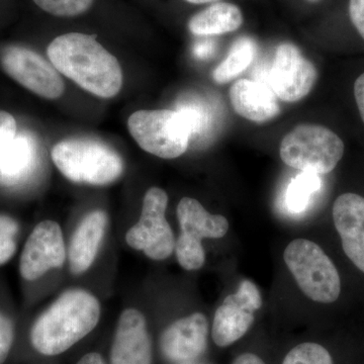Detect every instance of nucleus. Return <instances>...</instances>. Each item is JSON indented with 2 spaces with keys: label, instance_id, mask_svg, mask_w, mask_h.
<instances>
[{
  "label": "nucleus",
  "instance_id": "obj_12",
  "mask_svg": "<svg viewBox=\"0 0 364 364\" xmlns=\"http://www.w3.org/2000/svg\"><path fill=\"white\" fill-rule=\"evenodd\" d=\"M66 259L65 244L61 228L56 222L44 221L28 236L21 255L23 279L33 282L53 268H59Z\"/></svg>",
  "mask_w": 364,
  "mask_h": 364
},
{
  "label": "nucleus",
  "instance_id": "obj_6",
  "mask_svg": "<svg viewBox=\"0 0 364 364\" xmlns=\"http://www.w3.org/2000/svg\"><path fill=\"white\" fill-rule=\"evenodd\" d=\"M284 259L304 294L314 301L334 303L341 293V279L334 263L318 244L296 239L287 246Z\"/></svg>",
  "mask_w": 364,
  "mask_h": 364
},
{
  "label": "nucleus",
  "instance_id": "obj_34",
  "mask_svg": "<svg viewBox=\"0 0 364 364\" xmlns=\"http://www.w3.org/2000/svg\"><path fill=\"white\" fill-rule=\"evenodd\" d=\"M179 364H207V363H200V361L191 360V361H188V363H179Z\"/></svg>",
  "mask_w": 364,
  "mask_h": 364
},
{
  "label": "nucleus",
  "instance_id": "obj_22",
  "mask_svg": "<svg viewBox=\"0 0 364 364\" xmlns=\"http://www.w3.org/2000/svg\"><path fill=\"white\" fill-rule=\"evenodd\" d=\"M282 364H333V360L322 345L306 342L291 349Z\"/></svg>",
  "mask_w": 364,
  "mask_h": 364
},
{
  "label": "nucleus",
  "instance_id": "obj_4",
  "mask_svg": "<svg viewBox=\"0 0 364 364\" xmlns=\"http://www.w3.org/2000/svg\"><path fill=\"white\" fill-rule=\"evenodd\" d=\"M343 153L340 136L316 124L296 126L284 136L279 147L280 158L287 166L318 176L334 170Z\"/></svg>",
  "mask_w": 364,
  "mask_h": 364
},
{
  "label": "nucleus",
  "instance_id": "obj_15",
  "mask_svg": "<svg viewBox=\"0 0 364 364\" xmlns=\"http://www.w3.org/2000/svg\"><path fill=\"white\" fill-rule=\"evenodd\" d=\"M332 214L345 254L364 273V198L356 193L340 196Z\"/></svg>",
  "mask_w": 364,
  "mask_h": 364
},
{
  "label": "nucleus",
  "instance_id": "obj_2",
  "mask_svg": "<svg viewBox=\"0 0 364 364\" xmlns=\"http://www.w3.org/2000/svg\"><path fill=\"white\" fill-rule=\"evenodd\" d=\"M100 317L98 299L88 291L72 289L61 294L36 321L31 342L44 355H58L90 334Z\"/></svg>",
  "mask_w": 364,
  "mask_h": 364
},
{
  "label": "nucleus",
  "instance_id": "obj_18",
  "mask_svg": "<svg viewBox=\"0 0 364 364\" xmlns=\"http://www.w3.org/2000/svg\"><path fill=\"white\" fill-rule=\"evenodd\" d=\"M39 160V145L32 134L21 132L0 157V181L4 184L18 183L32 174Z\"/></svg>",
  "mask_w": 364,
  "mask_h": 364
},
{
  "label": "nucleus",
  "instance_id": "obj_30",
  "mask_svg": "<svg viewBox=\"0 0 364 364\" xmlns=\"http://www.w3.org/2000/svg\"><path fill=\"white\" fill-rule=\"evenodd\" d=\"M213 47L212 45L208 43H198L196 45L193 53H195L196 57L200 59L208 58L210 55H212Z\"/></svg>",
  "mask_w": 364,
  "mask_h": 364
},
{
  "label": "nucleus",
  "instance_id": "obj_10",
  "mask_svg": "<svg viewBox=\"0 0 364 364\" xmlns=\"http://www.w3.org/2000/svg\"><path fill=\"white\" fill-rule=\"evenodd\" d=\"M4 71L35 95L56 100L63 95L65 85L51 62L23 47H9L1 55Z\"/></svg>",
  "mask_w": 364,
  "mask_h": 364
},
{
  "label": "nucleus",
  "instance_id": "obj_16",
  "mask_svg": "<svg viewBox=\"0 0 364 364\" xmlns=\"http://www.w3.org/2000/svg\"><path fill=\"white\" fill-rule=\"evenodd\" d=\"M229 95L235 112L253 123H267L282 112L277 95L262 81L237 80L230 88Z\"/></svg>",
  "mask_w": 364,
  "mask_h": 364
},
{
  "label": "nucleus",
  "instance_id": "obj_3",
  "mask_svg": "<svg viewBox=\"0 0 364 364\" xmlns=\"http://www.w3.org/2000/svg\"><path fill=\"white\" fill-rule=\"evenodd\" d=\"M52 160L62 174L74 182L105 186L116 181L124 163L109 146L91 139H68L52 150Z\"/></svg>",
  "mask_w": 364,
  "mask_h": 364
},
{
  "label": "nucleus",
  "instance_id": "obj_20",
  "mask_svg": "<svg viewBox=\"0 0 364 364\" xmlns=\"http://www.w3.org/2000/svg\"><path fill=\"white\" fill-rule=\"evenodd\" d=\"M256 45L248 37L239 38L233 43L226 58L215 67L213 78L218 85H226L246 70L255 56Z\"/></svg>",
  "mask_w": 364,
  "mask_h": 364
},
{
  "label": "nucleus",
  "instance_id": "obj_28",
  "mask_svg": "<svg viewBox=\"0 0 364 364\" xmlns=\"http://www.w3.org/2000/svg\"><path fill=\"white\" fill-rule=\"evenodd\" d=\"M18 232V223L7 215H0V236L16 237Z\"/></svg>",
  "mask_w": 364,
  "mask_h": 364
},
{
  "label": "nucleus",
  "instance_id": "obj_31",
  "mask_svg": "<svg viewBox=\"0 0 364 364\" xmlns=\"http://www.w3.org/2000/svg\"><path fill=\"white\" fill-rule=\"evenodd\" d=\"M233 364H265L264 361L253 353H244L238 356Z\"/></svg>",
  "mask_w": 364,
  "mask_h": 364
},
{
  "label": "nucleus",
  "instance_id": "obj_9",
  "mask_svg": "<svg viewBox=\"0 0 364 364\" xmlns=\"http://www.w3.org/2000/svg\"><path fill=\"white\" fill-rule=\"evenodd\" d=\"M268 82L277 98L296 102L305 98L317 82L318 71L301 50L291 43L277 47Z\"/></svg>",
  "mask_w": 364,
  "mask_h": 364
},
{
  "label": "nucleus",
  "instance_id": "obj_32",
  "mask_svg": "<svg viewBox=\"0 0 364 364\" xmlns=\"http://www.w3.org/2000/svg\"><path fill=\"white\" fill-rule=\"evenodd\" d=\"M77 364H105V363L100 354L92 352V353H88L83 356V358L78 361Z\"/></svg>",
  "mask_w": 364,
  "mask_h": 364
},
{
  "label": "nucleus",
  "instance_id": "obj_7",
  "mask_svg": "<svg viewBox=\"0 0 364 364\" xmlns=\"http://www.w3.org/2000/svg\"><path fill=\"white\" fill-rule=\"evenodd\" d=\"M181 234L176 243L177 261L188 272L203 267L205 261L202 240L220 239L227 234L229 222L224 215L210 214L195 198H181L177 205Z\"/></svg>",
  "mask_w": 364,
  "mask_h": 364
},
{
  "label": "nucleus",
  "instance_id": "obj_26",
  "mask_svg": "<svg viewBox=\"0 0 364 364\" xmlns=\"http://www.w3.org/2000/svg\"><path fill=\"white\" fill-rule=\"evenodd\" d=\"M349 16L359 35L364 39V0L349 1Z\"/></svg>",
  "mask_w": 364,
  "mask_h": 364
},
{
  "label": "nucleus",
  "instance_id": "obj_13",
  "mask_svg": "<svg viewBox=\"0 0 364 364\" xmlns=\"http://www.w3.org/2000/svg\"><path fill=\"white\" fill-rule=\"evenodd\" d=\"M208 323L202 313L176 321L166 328L160 347L165 358L174 363L196 360L208 346Z\"/></svg>",
  "mask_w": 364,
  "mask_h": 364
},
{
  "label": "nucleus",
  "instance_id": "obj_21",
  "mask_svg": "<svg viewBox=\"0 0 364 364\" xmlns=\"http://www.w3.org/2000/svg\"><path fill=\"white\" fill-rule=\"evenodd\" d=\"M321 178L318 174L301 172L289 184L287 191V205L291 212H303L314 193L321 188Z\"/></svg>",
  "mask_w": 364,
  "mask_h": 364
},
{
  "label": "nucleus",
  "instance_id": "obj_27",
  "mask_svg": "<svg viewBox=\"0 0 364 364\" xmlns=\"http://www.w3.org/2000/svg\"><path fill=\"white\" fill-rule=\"evenodd\" d=\"M16 237L0 236V265L6 264L16 251Z\"/></svg>",
  "mask_w": 364,
  "mask_h": 364
},
{
  "label": "nucleus",
  "instance_id": "obj_35",
  "mask_svg": "<svg viewBox=\"0 0 364 364\" xmlns=\"http://www.w3.org/2000/svg\"><path fill=\"white\" fill-rule=\"evenodd\" d=\"M308 1H310V2H318V1H320V0H308Z\"/></svg>",
  "mask_w": 364,
  "mask_h": 364
},
{
  "label": "nucleus",
  "instance_id": "obj_24",
  "mask_svg": "<svg viewBox=\"0 0 364 364\" xmlns=\"http://www.w3.org/2000/svg\"><path fill=\"white\" fill-rule=\"evenodd\" d=\"M14 337V325L6 316L0 313V364L6 361Z\"/></svg>",
  "mask_w": 364,
  "mask_h": 364
},
{
  "label": "nucleus",
  "instance_id": "obj_17",
  "mask_svg": "<svg viewBox=\"0 0 364 364\" xmlns=\"http://www.w3.org/2000/svg\"><path fill=\"white\" fill-rule=\"evenodd\" d=\"M107 218L102 210H95L79 224L69 246V265L74 274L85 272L92 264L107 228Z\"/></svg>",
  "mask_w": 364,
  "mask_h": 364
},
{
  "label": "nucleus",
  "instance_id": "obj_14",
  "mask_svg": "<svg viewBox=\"0 0 364 364\" xmlns=\"http://www.w3.org/2000/svg\"><path fill=\"white\" fill-rule=\"evenodd\" d=\"M112 364H152V346L143 314L124 310L117 323L111 350Z\"/></svg>",
  "mask_w": 364,
  "mask_h": 364
},
{
  "label": "nucleus",
  "instance_id": "obj_23",
  "mask_svg": "<svg viewBox=\"0 0 364 364\" xmlns=\"http://www.w3.org/2000/svg\"><path fill=\"white\" fill-rule=\"evenodd\" d=\"M95 0H33L46 13L61 18H73L83 14L92 6Z\"/></svg>",
  "mask_w": 364,
  "mask_h": 364
},
{
  "label": "nucleus",
  "instance_id": "obj_19",
  "mask_svg": "<svg viewBox=\"0 0 364 364\" xmlns=\"http://www.w3.org/2000/svg\"><path fill=\"white\" fill-rule=\"evenodd\" d=\"M241 9L230 2H215L195 14L188 30L196 36H217L235 32L243 25Z\"/></svg>",
  "mask_w": 364,
  "mask_h": 364
},
{
  "label": "nucleus",
  "instance_id": "obj_29",
  "mask_svg": "<svg viewBox=\"0 0 364 364\" xmlns=\"http://www.w3.org/2000/svg\"><path fill=\"white\" fill-rule=\"evenodd\" d=\"M354 97L364 123V73L361 74L354 83Z\"/></svg>",
  "mask_w": 364,
  "mask_h": 364
},
{
  "label": "nucleus",
  "instance_id": "obj_25",
  "mask_svg": "<svg viewBox=\"0 0 364 364\" xmlns=\"http://www.w3.org/2000/svg\"><path fill=\"white\" fill-rule=\"evenodd\" d=\"M16 134V119L9 112L0 111V157Z\"/></svg>",
  "mask_w": 364,
  "mask_h": 364
},
{
  "label": "nucleus",
  "instance_id": "obj_33",
  "mask_svg": "<svg viewBox=\"0 0 364 364\" xmlns=\"http://www.w3.org/2000/svg\"><path fill=\"white\" fill-rule=\"evenodd\" d=\"M186 1L193 4H210V2L218 1V0H186Z\"/></svg>",
  "mask_w": 364,
  "mask_h": 364
},
{
  "label": "nucleus",
  "instance_id": "obj_11",
  "mask_svg": "<svg viewBox=\"0 0 364 364\" xmlns=\"http://www.w3.org/2000/svg\"><path fill=\"white\" fill-rule=\"evenodd\" d=\"M262 306L257 286L251 280L241 282L236 293L230 294L215 311L212 337L218 346L227 347L247 333L254 313Z\"/></svg>",
  "mask_w": 364,
  "mask_h": 364
},
{
  "label": "nucleus",
  "instance_id": "obj_5",
  "mask_svg": "<svg viewBox=\"0 0 364 364\" xmlns=\"http://www.w3.org/2000/svg\"><path fill=\"white\" fill-rule=\"evenodd\" d=\"M128 128L144 151L163 159L181 156L193 136L188 117L181 109L134 112L129 117Z\"/></svg>",
  "mask_w": 364,
  "mask_h": 364
},
{
  "label": "nucleus",
  "instance_id": "obj_8",
  "mask_svg": "<svg viewBox=\"0 0 364 364\" xmlns=\"http://www.w3.org/2000/svg\"><path fill=\"white\" fill-rule=\"evenodd\" d=\"M167 205L166 191L151 188L144 198L140 220L126 235L129 246L153 260L166 259L176 250L173 231L165 217Z\"/></svg>",
  "mask_w": 364,
  "mask_h": 364
},
{
  "label": "nucleus",
  "instance_id": "obj_1",
  "mask_svg": "<svg viewBox=\"0 0 364 364\" xmlns=\"http://www.w3.org/2000/svg\"><path fill=\"white\" fill-rule=\"evenodd\" d=\"M48 58L60 73L98 97H116L123 86L119 61L95 36L69 33L53 40Z\"/></svg>",
  "mask_w": 364,
  "mask_h": 364
}]
</instances>
